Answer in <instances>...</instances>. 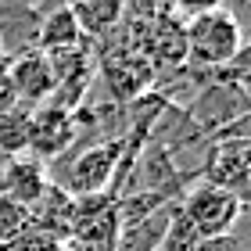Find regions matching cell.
<instances>
[{
	"mask_svg": "<svg viewBox=\"0 0 251 251\" xmlns=\"http://www.w3.org/2000/svg\"><path fill=\"white\" fill-rule=\"evenodd\" d=\"M179 215L187 219V226L194 230L198 241H208V237H223L230 233L237 223L244 219V208L233 198V194H226L219 187H208V183H198V187H187L183 198L176 201Z\"/></svg>",
	"mask_w": 251,
	"mask_h": 251,
	"instance_id": "3957f363",
	"label": "cell"
},
{
	"mask_svg": "<svg viewBox=\"0 0 251 251\" xmlns=\"http://www.w3.org/2000/svg\"><path fill=\"white\" fill-rule=\"evenodd\" d=\"M4 79H7L15 100L25 104V108H40L43 100L50 97V90H54L50 65H47V58H43L40 50H29V54L11 58L7 68H4Z\"/></svg>",
	"mask_w": 251,
	"mask_h": 251,
	"instance_id": "52a82bcc",
	"label": "cell"
},
{
	"mask_svg": "<svg viewBox=\"0 0 251 251\" xmlns=\"http://www.w3.org/2000/svg\"><path fill=\"white\" fill-rule=\"evenodd\" d=\"M183 40H187V65L201 68V72H219L223 65H230L248 47L244 29L223 7L183 22Z\"/></svg>",
	"mask_w": 251,
	"mask_h": 251,
	"instance_id": "7a4b0ae2",
	"label": "cell"
},
{
	"mask_svg": "<svg viewBox=\"0 0 251 251\" xmlns=\"http://www.w3.org/2000/svg\"><path fill=\"white\" fill-rule=\"evenodd\" d=\"M47 187H50V176H47V165L40 158H32V154L4 158V165H0V194L4 198L32 208L47 194Z\"/></svg>",
	"mask_w": 251,
	"mask_h": 251,
	"instance_id": "ba28073f",
	"label": "cell"
},
{
	"mask_svg": "<svg viewBox=\"0 0 251 251\" xmlns=\"http://www.w3.org/2000/svg\"><path fill=\"white\" fill-rule=\"evenodd\" d=\"M0 165H4V158H0Z\"/></svg>",
	"mask_w": 251,
	"mask_h": 251,
	"instance_id": "44dd1931",
	"label": "cell"
},
{
	"mask_svg": "<svg viewBox=\"0 0 251 251\" xmlns=\"http://www.w3.org/2000/svg\"><path fill=\"white\" fill-rule=\"evenodd\" d=\"M68 7L75 15L83 40H90V43L108 40L126 18V0H72Z\"/></svg>",
	"mask_w": 251,
	"mask_h": 251,
	"instance_id": "8fae6325",
	"label": "cell"
},
{
	"mask_svg": "<svg viewBox=\"0 0 251 251\" xmlns=\"http://www.w3.org/2000/svg\"><path fill=\"white\" fill-rule=\"evenodd\" d=\"M79 144V122L68 111L54 104H40L29 111V133H25V154L40 158L43 165L75 151Z\"/></svg>",
	"mask_w": 251,
	"mask_h": 251,
	"instance_id": "8992f818",
	"label": "cell"
},
{
	"mask_svg": "<svg viewBox=\"0 0 251 251\" xmlns=\"http://www.w3.org/2000/svg\"><path fill=\"white\" fill-rule=\"evenodd\" d=\"M65 4H72V0H65Z\"/></svg>",
	"mask_w": 251,
	"mask_h": 251,
	"instance_id": "ffe728a7",
	"label": "cell"
},
{
	"mask_svg": "<svg viewBox=\"0 0 251 251\" xmlns=\"http://www.w3.org/2000/svg\"><path fill=\"white\" fill-rule=\"evenodd\" d=\"M7 251H61V244L54 241V237H47L43 230H36V226H29V230L22 233Z\"/></svg>",
	"mask_w": 251,
	"mask_h": 251,
	"instance_id": "e0dca14e",
	"label": "cell"
},
{
	"mask_svg": "<svg viewBox=\"0 0 251 251\" xmlns=\"http://www.w3.org/2000/svg\"><path fill=\"white\" fill-rule=\"evenodd\" d=\"M29 226L43 230L47 237H54L58 244H68L72 226H75V198L50 183L47 194H43V198L29 208Z\"/></svg>",
	"mask_w": 251,
	"mask_h": 251,
	"instance_id": "30bf717a",
	"label": "cell"
},
{
	"mask_svg": "<svg viewBox=\"0 0 251 251\" xmlns=\"http://www.w3.org/2000/svg\"><path fill=\"white\" fill-rule=\"evenodd\" d=\"M100 68H104V79H108V90L115 94V100H133L147 94V86L154 83V61H147L144 54L136 50H119L111 58H97Z\"/></svg>",
	"mask_w": 251,
	"mask_h": 251,
	"instance_id": "9c48e42d",
	"label": "cell"
},
{
	"mask_svg": "<svg viewBox=\"0 0 251 251\" xmlns=\"http://www.w3.org/2000/svg\"><path fill=\"white\" fill-rule=\"evenodd\" d=\"M201 183L219 187L233 194L241 204H248V183H251V147L248 140H208L201 162Z\"/></svg>",
	"mask_w": 251,
	"mask_h": 251,
	"instance_id": "5b68a950",
	"label": "cell"
},
{
	"mask_svg": "<svg viewBox=\"0 0 251 251\" xmlns=\"http://www.w3.org/2000/svg\"><path fill=\"white\" fill-rule=\"evenodd\" d=\"M173 212H176V201L158 208L144 219H136L129 226L119 230V241H115V251H158L162 241L169 237V226H173Z\"/></svg>",
	"mask_w": 251,
	"mask_h": 251,
	"instance_id": "7c38bea8",
	"label": "cell"
},
{
	"mask_svg": "<svg viewBox=\"0 0 251 251\" xmlns=\"http://www.w3.org/2000/svg\"><path fill=\"white\" fill-rule=\"evenodd\" d=\"M183 111L198 126L201 136H212V133L226 129V126L248 119V86L226 83V79H208Z\"/></svg>",
	"mask_w": 251,
	"mask_h": 251,
	"instance_id": "277c9868",
	"label": "cell"
},
{
	"mask_svg": "<svg viewBox=\"0 0 251 251\" xmlns=\"http://www.w3.org/2000/svg\"><path fill=\"white\" fill-rule=\"evenodd\" d=\"M25 230H29V208L0 194V248L7 251Z\"/></svg>",
	"mask_w": 251,
	"mask_h": 251,
	"instance_id": "5bb4252c",
	"label": "cell"
},
{
	"mask_svg": "<svg viewBox=\"0 0 251 251\" xmlns=\"http://www.w3.org/2000/svg\"><path fill=\"white\" fill-rule=\"evenodd\" d=\"M194 251H248V244H244V233L233 230L230 233H223V237H208V241H198V248Z\"/></svg>",
	"mask_w": 251,
	"mask_h": 251,
	"instance_id": "ac0fdd59",
	"label": "cell"
},
{
	"mask_svg": "<svg viewBox=\"0 0 251 251\" xmlns=\"http://www.w3.org/2000/svg\"><path fill=\"white\" fill-rule=\"evenodd\" d=\"M198 248V237H194V230L187 226V219L179 215V208L173 212V226H169V237L162 241V248L158 251H194Z\"/></svg>",
	"mask_w": 251,
	"mask_h": 251,
	"instance_id": "9a60e30c",
	"label": "cell"
},
{
	"mask_svg": "<svg viewBox=\"0 0 251 251\" xmlns=\"http://www.w3.org/2000/svg\"><path fill=\"white\" fill-rule=\"evenodd\" d=\"M126 154V136L122 140H100L86 144L79 151H68L54 158V169L47 165V176L54 187H61L72 198H94V194H108L115 183L119 162Z\"/></svg>",
	"mask_w": 251,
	"mask_h": 251,
	"instance_id": "6da1fadb",
	"label": "cell"
},
{
	"mask_svg": "<svg viewBox=\"0 0 251 251\" xmlns=\"http://www.w3.org/2000/svg\"><path fill=\"white\" fill-rule=\"evenodd\" d=\"M83 32L75 25V15L68 4H58L50 11L40 15V32H36V50L40 54H54V50H68V47H79Z\"/></svg>",
	"mask_w": 251,
	"mask_h": 251,
	"instance_id": "4fadbf2b",
	"label": "cell"
},
{
	"mask_svg": "<svg viewBox=\"0 0 251 251\" xmlns=\"http://www.w3.org/2000/svg\"><path fill=\"white\" fill-rule=\"evenodd\" d=\"M219 7H223V0H169V11H173L179 22L212 15V11H219Z\"/></svg>",
	"mask_w": 251,
	"mask_h": 251,
	"instance_id": "2e32d148",
	"label": "cell"
},
{
	"mask_svg": "<svg viewBox=\"0 0 251 251\" xmlns=\"http://www.w3.org/2000/svg\"><path fill=\"white\" fill-rule=\"evenodd\" d=\"M61 251H72V248H68V244H61Z\"/></svg>",
	"mask_w": 251,
	"mask_h": 251,
	"instance_id": "d6986e66",
	"label": "cell"
}]
</instances>
